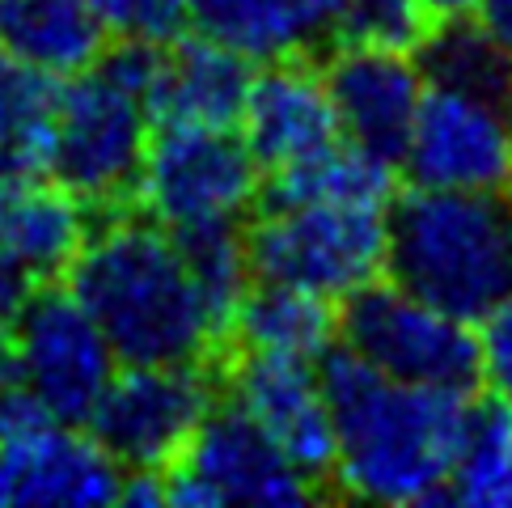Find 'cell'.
Returning <instances> with one entry per match:
<instances>
[{
    "mask_svg": "<svg viewBox=\"0 0 512 508\" xmlns=\"http://www.w3.org/2000/svg\"><path fill=\"white\" fill-rule=\"evenodd\" d=\"M318 381L335 437L331 475L347 496L373 504L445 500L470 394L394 381L343 343L318 356Z\"/></svg>",
    "mask_w": 512,
    "mask_h": 508,
    "instance_id": "obj_1",
    "label": "cell"
},
{
    "mask_svg": "<svg viewBox=\"0 0 512 508\" xmlns=\"http://www.w3.org/2000/svg\"><path fill=\"white\" fill-rule=\"evenodd\" d=\"M68 293L98 322L119 365H199L229 335L174 233L149 216L89 233L68 267Z\"/></svg>",
    "mask_w": 512,
    "mask_h": 508,
    "instance_id": "obj_2",
    "label": "cell"
},
{
    "mask_svg": "<svg viewBox=\"0 0 512 508\" xmlns=\"http://www.w3.org/2000/svg\"><path fill=\"white\" fill-rule=\"evenodd\" d=\"M386 276L474 326L512 293V195L411 187L386 208Z\"/></svg>",
    "mask_w": 512,
    "mask_h": 508,
    "instance_id": "obj_3",
    "label": "cell"
},
{
    "mask_svg": "<svg viewBox=\"0 0 512 508\" xmlns=\"http://www.w3.org/2000/svg\"><path fill=\"white\" fill-rule=\"evenodd\" d=\"M161 47L115 43L102 56L64 77L51 102L43 170L51 183L81 204H119L136 195L144 153L153 136V81Z\"/></svg>",
    "mask_w": 512,
    "mask_h": 508,
    "instance_id": "obj_4",
    "label": "cell"
},
{
    "mask_svg": "<svg viewBox=\"0 0 512 508\" xmlns=\"http://www.w3.org/2000/svg\"><path fill=\"white\" fill-rule=\"evenodd\" d=\"M250 280L339 305L386 271V208L339 199H267L250 225Z\"/></svg>",
    "mask_w": 512,
    "mask_h": 508,
    "instance_id": "obj_5",
    "label": "cell"
},
{
    "mask_svg": "<svg viewBox=\"0 0 512 508\" xmlns=\"http://www.w3.org/2000/svg\"><path fill=\"white\" fill-rule=\"evenodd\" d=\"M335 318L339 343L360 360H369L377 373H386L407 386L474 394L483 381L479 343L474 326L436 310L424 297L390 284H364L352 297L339 301Z\"/></svg>",
    "mask_w": 512,
    "mask_h": 508,
    "instance_id": "obj_6",
    "label": "cell"
},
{
    "mask_svg": "<svg viewBox=\"0 0 512 508\" xmlns=\"http://www.w3.org/2000/svg\"><path fill=\"white\" fill-rule=\"evenodd\" d=\"M263 191V170L233 127L153 123L136 195L170 233L242 225Z\"/></svg>",
    "mask_w": 512,
    "mask_h": 508,
    "instance_id": "obj_7",
    "label": "cell"
},
{
    "mask_svg": "<svg viewBox=\"0 0 512 508\" xmlns=\"http://www.w3.org/2000/svg\"><path fill=\"white\" fill-rule=\"evenodd\" d=\"M123 466L81 424H60L0 377V508L115 504Z\"/></svg>",
    "mask_w": 512,
    "mask_h": 508,
    "instance_id": "obj_8",
    "label": "cell"
},
{
    "mask_svg": "<svg viewBox=\"0 0 512 508\" xmlns=\"http://www.w3.org/2000/svg\"><path fill=\"white\" fill-rule=\"evenodd\" d=\"M119 360L68 288H34L9 326V373L51 420L81 424L111 386Z\"/></svg>",
    "mask_w": 512,
    "mask_h": 508,
    "instance_id": "obj_9",
    "label": "cell"
},
{
    "mask_svg": "<svg viewBox=\"0 0 512 508\" xmlns=\"http://www.w3.org/2000/svg\"><path fill=\"white\" fill-rule=\"evenodd\" d=\"M161 483L166 504L182 508L305 504L318 487L237 403H212L182 453L161 470Z\"/></svg>",
    "mask_w": 512,
    "mask_h": 508,
    "instance_id": "obj_10",
    "label": "cell"
},
{
    "mask_svg": "<svg viewBox=\"0 0 512 508\" xmlns=\"http://www.w3.org/2000/svg\"><path fill=\"white\" fill-rule=\"evenodd\" d=\"M398 166L411 187L441 191H508L512 119L504 94L424 81V98L402 144Z\"/></svg>",
    "mask_w": 512,
    "mask_h": 508,
    "instance_id": "obj_11",
    "label": "cell"
},
{
    "mask_svg": "<svg viewBox=\"0 0 512 508\" xmlns=\"http://www.w3.org/2000/svg\"><path fill=\"white\" fill-rule=\"evenodd\" d=\"M212 403L199 365H119L85 428L123 470H166Z\"/></svg>",
    "mask_w": 512,
    "mask_h": 508,
    "instance_id": "obj_12",
    "label": "cell"
},
{
    "mask_svg": "<svg viewBox=\"0 0 512 508\" xmlns=\"http://www.w3.org/2000/svg\"><path fill=\"white\" fill-rule=\"evenodd\" d=\"M326 98L335 106L339 136L356 149L398 166L402 144L424 98V72L415 56L373 47H339L322 72Z\"/></svg>",
    "mask_w": 512,
    "mask_h": 508,
    "instance_id": "obj_13",
    "label": "cell"
},
{
    "mask_svg": "<svg viewBox=\"0 0 512 508\" xmlns=\"http://www.w3.org/2000/svg\"><path fill=\"white\" fill-rule=\"evenodd\" d=\"M233 398L271 441H276L292 466H301L309 479L331 475V411L318 381V360L301 356H267V352H242L229 377Z\"/></svg>",
    "mask_w": 512,
    "mask_h": 508,
    "instance_id": "obj_14",
    "label": "cell"
},
{
    "mask_svg": "<svg viewBox=\"0 0 512 508\" xmlns=\"http://www.w3.org/2000/svg\"><path fill=\"white\" fill-rule=\"evenodd\" d=\"M237 136L246 140L250 157L267 178L343 140L322 72L301 64L297 56L267 60V68L250 77L242 115H237Z\"/></svg>",
    "mask_w": 512,
    "mask_h": 508,
    "instance_id": "obj_15",
    "label": "cell"
},
{
    "mask_svg": "<svg viewBox=\"0 0 512 508\" xmlns=\"http://www.w3.org/2000/svg\"><path fill=\"white\" fill-rule=\"evenodd\" d=\"M347 0H187L191 30L250 64L288 60L335 43Z\"/></svg>",
    "mask_w": 512,
    "mask_h": 508,
    "instance_id": "obj_16",
    "label": "cell"
},
{
    "mask_svg": "<svg viewBox=\"0 0 512 508\" xmlns=\"http://www.w3.org/2000/svg\"><path fill=\"white\" fill-rule=\"evenodd\" d=\"M85 238V204L47 174H17L0 183V259L26 280L43 284L68 271Z\"/></svg>",
    "mask_w": 512,
    "mask_h": 508,
    "instance_id": "obj_17",
    "label": "cell"
},
{
    "mask_svg": "<svg viewBox=\"0 0 512 508\" xmlns=\"http://www.w3.org/2000/svg\"><path fill=\"white\" fill-rule=\"evenodd\" d=\"M254 68L225 43L204 34L161 47V68L153 81L149 111L153 123H199V127H237Z\"/></svg>",
    "mask_w": 512,
    "mask_h": 508,
    "instance_id": "obj_18",
    "label": "cell"
},
{
    "mask_svg": "<svg viewBox=\"0 0 512 508\" xmlns=\"http://www.w3.org/2000/svg\"><path fill=\"white\" fill-rule=\"evenodd\" d=\"M106 47V30L89 0H0V51L47 77H72Z\"/></svg>",
    "mask_w": 512,
    "mask_h": 508,
    "instance_id": "obj_19",
    "label": "cell"
},
{
    "mask_svg": "<svg viewBox=\"0 0 512 508\" xmlns=\"http://www.w3.org/2000/svg\"><path fill=\"white\" fill-rule=\"evenodd\" d=\"M229 331L242 343V352L318 360L335 339V314L331 301L259 280L237 301Z\"/></svg>",
    "mask_w": 512,
    "mask_h": 508,
    "instance_id": "obj_20",
    "label": "cell"
},
{
    "mask_svg": "<svg viewBox=\"0 0 512 508\" xmlns=\"http://www.w3.org/2000/svg\"><path fill=\"white\" fill-rule=\"evenodd\" d=\"M445 500L474 508H512V411L474 407L466 411Z\"/></svg>",
    "mask_w": 512,
    "mask_h": 508,
    "instance_id": "obj_21",
    "label": "cell"
},
{
    "mask_svg": "<svg viewBox=\"0 0 512 508\" xmlns=\"http://www.w3.org/2000/svg\"><path fill=\"white\" fill-rule=\"evenodd\" d=\"M394 166L373 153L335 140L331 149L267 178V199H339V204L390 208Z\"/></svg>",
    "mask_w": 512,
    "mask_h": 508,
    "instance_id": "obj_22",
    "label": "cell"
},
{
    "mask_svg": "<svg viewBox=\"0 0 512 508\" xmlns=\"http://www.w3.org/2000/svg\"><path fill=\"white\" fill-rule=\"evenodd\" d=\"M56 77L0 51V183L43 170V140Z\"/></svg>",
    "mask_w": 512,
    "mask_h": 508,
    "instance_id": "obj_23",
    "label": "cell"
},
{
    "mask_svg": "<svg viewBox=\"0 0 512 508\" xmlns=\"http://www.w3.org/2000/svg\"><path fill=\"white\" fill-rule=\"evenodd\" d=\"M415 64L424 72V81L466 85V89H483V94H504V98L512 89V60H504L487 43V34L474 22H462V17L436 22L424 47L415 51Z\"/></svg>",
    "mask_w": 512,
    "mask_h": 508,
    "instance_id": "obj_24",
    "label": "cell"
},
{
    "mask_svg": "<svg viewBox=\"0 0 512 508\" xmlns=\"http://www.w3.org/2000/svg\"><path fill=\"white\" fill-rule=\"evenodd\" d=\"M432 26H436V17L428 13L424 0H347L335 43L415 56L432 34Z\"/></svg>",
    "mask_w": 512,
    "mask_h": 508,
    "instance_id": "obj_25",
    "label": "cell"
},
{
    "mask_svg": "<svg viewBox=\"0 0 512 508\" xmlns=\"http://www.w3.org/2000/svg\"><path fill=\"white\" fill-rule=\"evenodd\" d=\"M115 43H144V47H170L191 30L187 0H89Z\"/></svg>",
    "mask_w": 512,
    "mask_h": 508,
    "instance_id": "obj_26",
    "label": "cell"
},
{
    "mask_svg": "<svg viewBox=\"0 0 512 508\" xmlns=\"http://www.w3.org/2000/svg\"><path fill=\"white\" fill-rule=\"evenodd\" d=\"M474 343H479V369L487 381H496L500 390L512 386V293L500 297L491 310L474 322Z\"/></svg>",
    "mask_w": 512,
    "mask_h": 508,
    "instance_id": "obj_27",
    "label": "cell"
},
{
    "mask_svg": "<svg viewBox=\"0 0 512 508\" xmlns=\"http://www.w3.org/2000/svg\"><path fill=\"white\" fill-rule=\"evenodd\" d=\"M470 13H474V26L487 34V43L504 60H512V0H474Z\"/></svg>",
    "mask_w": 512,
    "mask_h": 508,
    "instance_id": "obj_28",
    "label": "cell"
},
{
    "mask_svg": "<svg viewBox=\"0 0 512 508\" xmlns=\"http://www.w3.org/2000/svg\"><path fill=\"white\" fill-rule=\"evenodd\" d=\"M30 293H34V280H26L22 271L0 259V326H13L17 310L26 305Z\"/></svg>",
    "mask_w": 512,
    "mask_h": 508,
    "instance_id": "obj_29",
    "label": "cell"
},
{
    "mask_svg": "<svg viewBox=\"0 0 512 508\" xmlns=\"http://www.w3.org/2000/svg\"><path fill=\"white\" fill-rule=\"evenodd\" d=\"M428 13L436 17V22H445V17H466L474 0H424Z\"/></svg>",
    "mask_w": 512,
    "mask_h": 508,
    "instance_id": "obj_30",
    "label": "cell"
},
{
    "mask_svg": "<svg viewBox=\"0 0 512 508\" xmlns=\"http://www.w3.org/2000/svg\"><path fill=\"white\" fill-rule=\"evenodd\" d=\"M0 377H9V326H0Z\"/></svg>",
    "mask_w": 512,
    "mask_h": 508,
    "instance_id": "obj_31",
    "label": "cell"
},
{
    "mask_svg": "<svg viewBox=\"0 0 512 508\" xmlns=\"http://www.w3.org/2000/svg\"><path fill=\"white\" fill-rule=\"evenodd\" d=\"M508 119H512V89H508Z\"/></svg>",
    "mask_w": 512,
    "mask_h": 508,
    "instance_id": "obj_32",
    "label": "cell"
},
{
    "mask_svg": "<svg viewBox=\"0 0 512 508\" xmlns=\"http://www.w3.org/2000/svg\"><path fill=\"white\" fill-rule=\"evenodd\" d=\"M504 394H508V411H512V386H508V390H504Z\"/></svg>",
    "mask_w": 512,
    "mask_h": 508,
    "instance_id": "obj_33",
    "label": "cell"
}]
</instances>
